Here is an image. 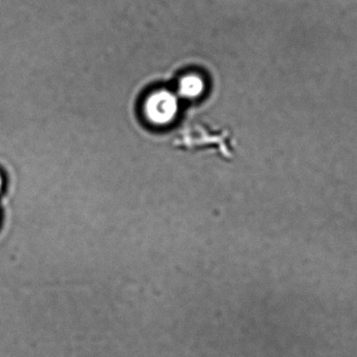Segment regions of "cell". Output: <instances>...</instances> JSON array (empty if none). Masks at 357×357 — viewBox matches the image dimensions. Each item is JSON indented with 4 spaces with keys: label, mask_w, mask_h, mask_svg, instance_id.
I'll return each mask as SVG.
<instances>
[{
    "label": "cell",
    "mask_w": 357,
    "mask_h": 357,
    "mask_svg": "<svg viewBox=\"0 0 357 357\" xmlns=\"http://www.w3.org/2000/svg\"><path fill=\"white\" fill-rule=\"evenodd\" d=\"M3 189V177L0 176V191Z\"/></svg>",
    "instance_id": "3"
},
{
    "label": "cell",
    "mask_w": 357,
    "mask_h": 357,
    "mask_svg": "<svg viewBox=\"0 0 357 357\" xmlns=\"http://www.w3.org/2000/svg\"><path fill=\"white\" fill-rule=\"evenodd\" d=\"M204 82L197 76H187L179 83V93L185 98H195L202 93Z\"/></svg>",
    "instance_id": "2"
},
{
    "label": "cell",
    "mask_w": 357,
    "mask_h": 357,
    "mask_svg": "<svg viewBox=\"0 0 357 357\" xmlns=\"http://www.w3.org/2000/svg\"><path fill=\"white\" fill-rule=\"evenodd\" d=\"M178 109L176 98L169 91H158L146 102L147 118L154 124L165 125L174 119Z\"/></svg>",
    "instance_id": "1"
}]
</instances>
